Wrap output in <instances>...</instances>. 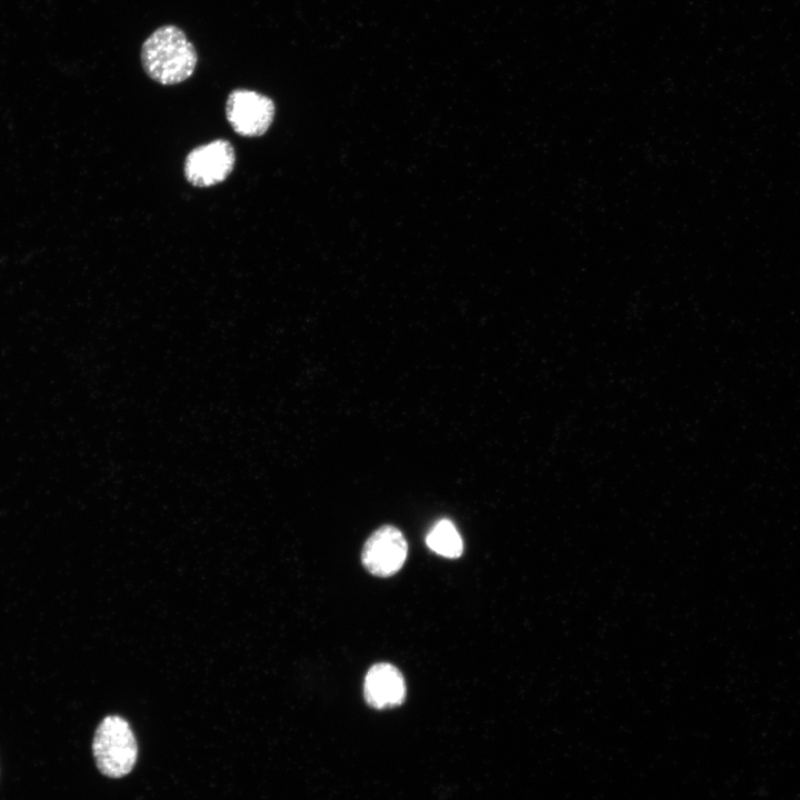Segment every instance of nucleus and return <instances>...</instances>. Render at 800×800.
<instances>
[{"label": "nucleus", "mask_w": 800, "mask_h": 800, "mask_svg": "<svg viewBox=\"0 0 800 800\" xmlns=\"http://www.w3.org/2000/svg\"><path fill=\"white\" fill-rule=\"evenodd\" d=\"M407 554L408 544L403 533L398 528L386 524L367 539L362 548L361 561L371 574L387 578L402 568Z\"/></svg>", "instance_id": "nucleus-5"}, {"label": "nucleus", "mask_w": 800, "mask_h": 800, "mask_svg": "<svg viewBox=\"0 0 800 800\" xmlns=\"http://www.w3.org/2000/svg\"><path fill=\"white\" fill-rule=\"evenodd\" d=\"M140 59L149 78L160 84L172 86L193 74L198 54L181 28L164 24L142 42Z\"/></svg>", "instance_id": "nucleus-1"}, {"label": "nucleus", "mask_w": 800, "mask_h": 800, "mask_svg": "<svg viewBox=\"0 0 800 800\" xmlns=\"http://www.w3.org/2000/svg\"><path fill=\"white\" fill-rule=\"evenodd\" d=\"M234 162L233 146L228 140L217 139L188 153L183 166L184 177L194 187H212L230 176Z\"/></svg>", "instance_id": "nucleus-4"}, {"label": "nucleus", "mask_w": 800, "mask_h": 800, "mask_svg": "<svg viewBox=\"0 0 800 800\" xmlns=\"http://www.w3.org/2000/svg\"><path fill=\"white\" fill-rule=\"evenodd\" d=\"M426 543L433 552L451 559L460 557L463 550L462 539L449 519H440L431 527Z\"/></svg>", "instance_id": "nucleus-7"}, {"label": "nucleus", "mask_w": 800, "mask_h": 800, "mask_svg": "<svg viewBox=\"0 0 800 800\" xmlns=\"http://www.w3.org/2000/svg\"><path fill=\"white\" fill-rule=\"evenodd\" d=\"M276 113L271 98L250 89H233L226 102V117L242 137H259L268 131Z\"/></svg>", "instance_id": "nucleus-3"}, {"label": "nucleus", "mask_w": 800, "mask_h": 800, "mask_svg": "<svg viewBox=\"0 0 800 800\" xmlns=\"http://www.w3.org/2000/svg\"><path fill=\"white\" fill-rule=\"evenodd\" d=\"M138 742L129 722L107 716L96 729L92 754L101 774L119 779L129 774L138 760Z\"/></svg>", "instance_id": "nucleus-2"}, {"label": "nucleus", "mask_w": 800, "mask_h": 800, "mask_svg": "<svg viewBox=\"0 0 800 800\" xmlns=\"http://www.w3.org/2000/svg\"><path fill=\"white\" fill-rule=\"evenodd\" d=\"M406 682L400 670L391 663H376L368 670L363 682V698L373 709L396 708L406 699Z\"/></svg>", "instance_id": "nucleus-6"}]
</instances>
